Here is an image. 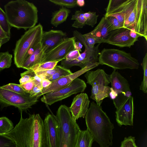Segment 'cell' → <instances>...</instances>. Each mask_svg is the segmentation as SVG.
<instances>
[{"label":"cell","instance_id":"cell-41","mask_svg":"<svg viewBox=\"0 0 147 147\" xmlns=\"http://www.w3.org/2000/svg\"><path fill=\"white\" fill-rule=\"evenodd\" d=\"M80 54V51L74 50L70 52L66 56L65 59L70 61L76 59Z\"/></svg>","mask_w":147,"mask_h":147},{"label":"cell","instance_id":"cell-47","mask_svg":"<svg viewBox=\"0 0 147 147\" xmlns=\"http://www.w3.org/2000/svg\"><path fill=\"white\" fill-rule=\"evenodd\" d=\"M76 2L77 5L80 7L84 6L85 4V1L84 0H76Z\"/></svg>","mask_w":147,"mask_h":147},{"label":"cell","instance_id":"cell-43","mask_svg":"<svg viewBox=\"0 0 147 147\" xmlns=\"http://www.w3.org/2000/svg\"><path fill=\"white\" fill-rule=\"evenodd\" d=\"M42 89L35 85L32 89L30 92V96L31 97L36 96L38 93H40Z\"/></svg>","mask_w":147,"mask_h":147},{"label":"cell","instance_id":"cell-3","mask_svg":"<svg viewBox=\"0 0 147 147\" xmlns=\"http://www.w3.org/2000/svg\"><path fill=\"white\" fill-rule=\"evenodd\" d=\"M87 129L100 147L113 145L114 125L101 106L92 102L85 116Z\"/></svg>","mask_w":147,"mask_h":147},{"label":"cell","instance_id":"cell-19","mask_svg":"<svg viewBox=\"0 0 147 147\" xmlns=\"http://www.w3.org/2000/svg\"><path fill=\"white\" fill-rule=\"evenodd\" d=\"M100 44L98 43L92 48H85L84 51L76 59L81 64L83 68L87 65L98 62V56L100 54L99 47Z\"/></svg>","mask_w":147,"mask_h":147},{"label":"cell","instance_id":"cell-18","mask_svg":"<svg viewBox=\"0 0 147 147\" xmlns=\"http://www.w3.org/2000/svg\"><path fill=\"white\" fill-rule=\"evenodd\" d=\"M84 76L87 80V83L92 86L96 85L107 86L110 82V75L107 74L102 69H98L95 71H88L86 72Z\"/></svg>","mask_w":147,"mask_h":147},{"label":"cell","instance_id":"cell-44","mask_svg":"<svg viewBox=\"0 0 147 147\" xmlns=\"http://www.w3.org/2000/svg\"><path fill=\"white\" fill-rule=\"evenodd\" d=\"M52 82L49 80L44 78L42 79V86L43 88H45L48 87L51 84Z\"/></svg>","mask_w":147,"mask_h":147},{"label":"cell","instance_id":"cell-42","mask_svg":"<svg viewBox=\"0 0 147 147\" xmlns=\"http://www.w3.org/2000/svg\"><path fill=\"white\" fill-rule=\"evenodd\" d=\"M20 86L26 92L29 93L32 89L35 84L33 80L23 84H20Z\"/></svg>","mask_w":147,"mask_h":147},{"label":"cell","instance_id":"cell-2","mask_svg":"<svg viewBox=\"0 0 147 147\" xmlns=\"http://www.w3.org/2000/svg\"><path fill=\"white\" fill-rule=\"evenodd\" d=\"M10 132L4 134L12 138L18 147H42L43 121L39 114L23 118Z\"/></svg>","mask_w":147,"mask_h":147},{"label":"cell","instance_id":"cell-33","mask_svg":"<svg viewBox=\"0 0 147 147\" xmlns=\"http://www.w3.org/2000/svg\"><path fill=\"white\" fill-rule=\"evenodd\" d=\"M0 147H18L11 138L5 134H0Z\"/></svg>","mask_w":147,"mask_h":147},{"label":"cell","instance_id":"cell-5","mask_svg":"<svg viewBox=\"0 0 147 147\" xmlns=\"http://www.w3.org/2000/svg\"><path fill=\"white\" fill-rule=\"evenodd\" d=\"M43 32L39 23L29 29L17 41L13 50L14 63L17 67L21 68L27 58L41 44Z\"/></svg>","mask_w":147,"mask_h":147},{"label":"cell","instance_id":"cell-26","mask_svg":"<svg viewBox=\"0 0 147 147\" xmlns=\"http://www.w3.org/2000/svg\"><path fill=\"white\" fill-rule=\"evenodd\" d=\"M84 13V12L81 9L75 12L71 18V20H75L72 25L73 27L77 28H82L86 25Z\"/></svg>","mask_w":147,"mask_h":147},{"label":"cell","instance_id":"cell-23","mask_svg":"<svg viewBox=\"0 0 147 147\" xmlns=\"http://www.w3.org/2000/svg\"><path fill=\"white\" fill-rule=\"evenodd\" d=\"M73 35L76 40L81 42L85 48H93L95 44L98 43L91 31L83 34L77 30H75L73 32Z\"/></svg>","mask_w":147,"mask_h":147},{"label":"cell","instance_id":"cell-40","mask_svg":"<svg viewBox=\"0 0 147 147\" xmlns=\"http://www.w3.org/2000/svg\"><path fill=\"white\" fill-rule=\"evenodd\" d=\"M21 78L19 80L20 84H23L33 81L34 76L31 75L26 71L20 74Z\"/></svg>","mask_w":147,"mask_h":147},{"label":"cell","instance_id":"cell-20","mask_svg":"<svg viewBox=\"0 0 147 147\" xmlns=\"http://www.w3.org/2000/svg\"><path fill=\"white\" fill-rule=\"evenodd\" d=\"M113 30L105 17L103 16L91 32L98 43H101L108 38Z\"/></svg>","mask_w":147,"mask_h":147},{"label":"cell","instance_id":"cell-38","mask_svg":"<svg viewBox=\"0 0 147 147\" xmlns=\"http://www.w3.org/2000/svg\"><path fill=\"white\" fill-rule=\"evenodd\" d=\"M58 69V65H57L54 68L42 71L35 73V75L39 76L41 79L45 78L47 76H51L55 73Z\"/></svg>","mask_w":147,"mask_h":147},{"label":"cell","instance_id":"cell-45","mask_svg":"<svg viewBox=\"0 0 147 147\" xmlns=\"http://www.w3.org/2000/svg\"><path fill=\"white\" fill-rule=\"evenodd\" d=\"M10 37L8 36L7 34L3 30L0 25V38L8 40L9 41Z\"/></svg>","mask_w":147,"mask_h":147},{"label":"cell","instance_id":"cell-31","mask_svg":"<svg viewBox=\"0 0 147 147\" xmlns=\"http://www.w3.org/2000/svg\"><path fill=\"white\" fill-rule=\"evenodd\" d=\"M143 70V78L140 86V89L145 94L147 93V53H146L143 59L141 64Z\"/></svg>","mask_w":147,"mask_h":147},{"label":"cell","instance_id":"cell-8","mask_svg":"<svg viewBox=\"0 0 147 147\" xmlns=\"http://www.w3.org/2000/svg\"><path fill=\"white\" fill-rule=\"evenodd\" d=\"M39 98L31 96L29 93L22 94L13 92L0 86V104L3 107L13 106L21 112L26 111L36 104Z\"/></svg>","mask_w":147,"mask_h":147},{"label":"cell","instance_id":"cell-16","mask_svg":"<svg viewBox=\"0 0 147 147\" xmlns=\"http://www.w3.org/2000/svg\"><path fill=\"white\" fill-rule=\"evenodd\" d=\"M90 101L88 95L81 92L73 99L69 107L73 120L76 121L79 118H84L89 108Z\"/></svg>","mask_w":147,"mask_h":147},{"label":"cell","instance_id":"cell-35","mask_svg":"<svg viewBox=\"0 0 147 147\" xmlns=\"http://www.w3.org/2000/svg\"><path fill=\"white\" fill-rule=\"evenodd\" d=\"M49 1L56 5L63 7L67 8H72L77 6L76 0H49Z\"/></svg>","mask_w":147,"mask_h":147},{"label":"cell","instance_id":"cell-34","mask_svg":"<svg viewBox=\"0 0 147 147\" xmlns=\"http://www.w3.org/2000/svg\"><path fill=\"white\" fill-rule=\"evenodd\" d=\"M84 16L86 20V24L93 27L97 23L98 15L96 12L90 11L84 13Z\"/></svg>","mask_w":147,"mask_h":147},{"label":"cell","instance_id":"cell-28","mask_svg":"<svg viewBox=\"0 0 147 147\" xmlns=\"http://www.w3.org/2000/svg\"><path fill=\"white\" fill-rule=\"evenodd\" d=\"M12 57V55L8 51L0 53V72L10 67Z\"/></svg>","mask_w":147,"mask_h":147},{"label":"cell","instance_id":"cell-10","mask_svg":"<svg viewBox=\"0 0 147 147\" xmlns=\"http://www.w3.org/2000/svg\"><path fill=\"white\" fill-rule=\"evenodd\" d=\"M86 87V85L85 82L77 78L67 86L56 91L44 94L40 100L46 104L51 105L73 94L82 92Z\"/></svg>","mask_w":147,"mask_h":147},{"label":"cell","instance_id":"cell-4","mask_svg":"<svg viewBox=\"0 0 147 147\" xmlns=\"http://www.w3.org/2000/svg\"><path fill=\"white\" fill-rule=\"evenodd\" d=\"M4 8L11 27L26 30L35 26L38 21V10L32 3L24 0L8 2Z\"/></svg>","mask_w":147,"mask_h":147},{"label":"cell","instance_id":"cell-29","mask_svg":"<svg viewBox=\"0 0 147 147\" xmlns=\"http://www.w3.org/2000/svg\"><path fill=\"white\" fill-rule=\"evenodd\" d=\"M72 73L69 69L59 65L58 69L55 74L51 76L46 77L45 78L52 82Z\"/></svg>","mask_w":147,"mask_h":147},{"label":"cell","instance_id":"cell-13","mask_svg":"<svg viewBox=\"0 0 147 147\" xmlns=\"http://www.w3.org/2000/svg\"><path fill=\"white\" fill-rule=\"evenodd\" d=\"M99 65L98 62L92 64L71 74L52 82L48 87L42 89V91L36 96L39 97L44 94L56 91L67 86L75 79Z\"/></svg>","mask_w":147,"mask_h":147},{"label":"cell","instance_id":"cell-27","mask_svg":"<svg viewBox=\"0 0 147 147\" xmlns=\"http://www.w3.org/2000/svg\"><path fill=\"white\" fill-rule=\"evenodd\" d=\"M59 62V61H48L40 63L34 66L28 70L34 73L42 71L52 69L57 65V63Z\"/></svg>","mask_w":147,"mask_h":147},{"label":"cell","instance_id":"cell-37","mask_svg":"<svg viewBox=\"0 0 147 147\" xmlns=\"http://www.w3.org/2000/svg\"><path fill=\"white\" fill-rule=\"evenodd\" d=\"M105 17L113 30L122 27L121 24L115 17L110 16Z\"/></svg>","mask_w":147,"mask_h":147},{"label":"cell","instance_id":"cell-17","mask_svg":"<svg viewBox=\"0 0 147 147\" xmlns=\"http://www.w3.org/2000/svg\"><path fill=\"white\" fill-rule=\"evenodd\" d=\"M66 38V33L61 30L43 31L41 44L45 53L52 49Z\"/></svg>","mask_w":147,"mask_h":147},{"label":"cell","instance_id":"cell-32","mask_svg":"<svg viewBox=\"0 0 147 147\" xmlns=\"http://www.w3.org/2000/svg\"><path fill=\"white\" fill-rule=\"evenodd\" d=\"M0 25L3 30L10 37L11 26L9 24L6 14L0 7Z\"/></svg>","mask_w":147,"mask_h":147},{"label":"cell","instance_id":"cell-21","mask_svg":"<svg viewBox=\"0 0 147 147\" xmlns=\"http://www.w3.org/2000/svg\"><path fill=\"white\" fill-rule=\"evenodd\" d=\"M110 87L100 85L92 86L90 98L95 101L98 106H101L103 99L109 97Z\"/></svg>","mask_w":147,"mask_h":147},{"label":"cell","instance_id":"cell-6","mask_svg":"<svg viewBox=\"0 0 147 147\" xmlns=\"http://www.w3.org/2000/svg\"><path fill=\"white\" fill-rule=\"evenodd\" d=\"M59 125V147H74L78 134L81 130L72 117L69 107L61 105L56 116Z\"/></svg>","mask_w":147,"mask_h":147},{"label":"cell","instance_id":"cell-24","mask_svg":"<svg viewBox=\"0 0 147 147\" xmlns=\"http://www.w3.org/2000/svg\"><path fill=\"white\" fill-rule=\"evenodd\" d=\"M93 138L88 129L79 131L74 147H92Z\"/></svg>","mask_w":147,"mask_h":147},{"label":"cell","instance_id":"cell-7","mask_svg":"<svg viewBox=\"0 0 147 147\" xmlns=\"http://www.w3.org/2000/svg\"><path fill=\"white\" fill-rule=\"evenodd\" d=\"M98 62L99 65H107L115 70L138 69L139 66L138 60L130 53L114 49H103L100 53Z\"/></svg>","mask_w":147,"mask_h":147},{"label":"cell","instance_id":"cell-14","mask_svg":"<svg viewBox=\"0 0 147 147\" xmlns=\"http://www.w3.org/2000/svg\"><path fill=\"white\" fill-rule=\"evenodd\" d=\"M131 30L123 27L113 30L102 43H106L120 47H130L138 40L131 35Z\"/></svg>","mask_w":147,"mask_h":147},{"label":"cell","instance_id":"cell-46","mask_svg":"<svg viewBox=\"0 0 147 147\" xmlns=\"http://www.w3.org/2000/svg\"><path fill=\"white\" fill-rule=\"evenodd\" d=\"M83 45L82 43L79 41H77L75 42L74 45V50H77L79 51H81V49L83 47Z\"/></svg>","mask_w":147,"mask_h":147},{"label":"cell","instance_id":"cell-25","mask_svg":"<svg viewBox=\"0 0 147 147\" xmlns=\"http://www.w3.org/2000/svg\"><path fill=\"white\" fill-rule=\"evenodd\" d=\"M71 11L68 8L61 7L60 9L53 13L51 23L57 27L59 25L66 21Z\"/></svg>","mask_w":147,"mask_h":147},{"label":"cell","instance_id":"cell-12","mask_svg":"<svg viewBox=\"0 0 147 147\" xmlns=\"http://www.w3.org/2000/svg\"><path fill=\"white\" fill-rule=\"evenodd\" d=\"M76 40L74 37H67L52 49L45 53L41 63L48 61H60L65 59L70 52L74 50V45Z\"/></svg>","mask_w":147,"mask_h":147},{"label":"cell","instance_id":"cell-9","mask_svg":"<svg viewBox=\"0 0 147 147\" xmlns=\"http://www.w3.org/2000/svg\"><path fill=\"white\" fill-rule=\"evenodd\" d=\"M110 87L109 97L117 109L132 93L127 80L118 71L114 70L110 74Z\"/></svg>","mask_w":147,"mask_h":147},{"label":"cell","instance_id":"cell-36","mask_svg":"<svg viewBox=\"0 0 147 147\" xmlns=\"http://www.w3.org/2000/svg\"><path fill=\"white\" fill-rule=\"evenodd\" d=\"M1 87L3 89L20 94H24L27 93L24 91L20 84L10 83Z\"/></svg>","mask_w":147,"mask_h":147},{"label":"cell","instance_id":"cell-48","mask_svg":"<svg viewBox=\"0 0 147 147\" xmlns=\"http://www.w3.org/2000/svg\"><path fill=\"white\" fill-rule=\"evenodd\" d=\"M8 41H9V40H8L0 38V49L2 45L7 42Z\"/></svg>","mask_w":147,"mask_h":147},{"label":"cell","instance_id":"cell-39","mask_svg":"<svg viewBox=\"0 0 147 147\" xmlns=\"http://www.w3.org/2000/svg\"><path fill=\"white\" fill-rule=\"evenodd\" d=\"M135 137L129 136L125 137L121 143L120 147H137L135 142Z\"/></svg>","mask_w":147,"mask_h":147},{"label":"cell","instance_id":"cell-22","mask_svg":"<svg viewBox=\"0 0 147 147\" xmlns=\"http://www.w3.org/2000/svg\"><path fill=\"white\" fill-rule=\"evenodd\" d=\"M44 54L40 44L26 59L21 68L28 70L34 66L41 63Z\"/></svg>","mask_w":147,"mask_h":147},{"label":"cell","instance_id":"cell-15","mask_svg":"<svg viewBox=\"0 0 147 147\" xmlns=\"http://www.w3.org/2000/svg\"><path fill=\"white\" fill-rule=\"evenodd\" d=\"M116 120L120 127L122 125H133L134 115V99L128 98L115 111Z\"/></svg>","mask_w":147,"mask_h":147},{"label":"cell","instance_id":"cell-30","mask_svg":"<svg viewBox=\"0 0 147 147\" xmlns=\"http://www.w3.org/2000/svg\"><path fill=\"white\" fill-rule=\"evenodd\" d=\"M14 128L12 122L7 117H0V134H4L11 131Z\"/></svg>","mask_w":147,"mask_h":147},{"label":"cell","instance_id":"cell-11","mask_svg":"<svg viewBox=\"0 0 147 147\" xmlns=\"http://www.w3.org/2000/svg\"><path fill=\"white\" fill-rule=\"evenodd\" d=\"M59 125L57 117L48 114L43 121L42 147H59Z\"/></svg>","mask_w":147,"mask_h":147},{"label":"cell","instance_id":"cell-1","mask_svg":"<svg viewBox=\"0 0 147 147\" xmlns=\"http://www.w3.org/2000/svg\"><path fill=\"white\" fill-rule=\"evenodd\" d=\"M105 10L104 16L115 17L147 41V0H110Z\"/></svg>","mask_w":147,"mask_h":147}]
</instances>
